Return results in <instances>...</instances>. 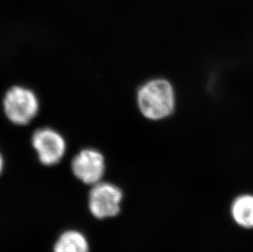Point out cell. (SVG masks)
Masks as SVG:
<instances>
[{
    "label": "cell",
    "instance_id": "cell-3",
    "mask_svg": "<svg viewBox=\"0 0 253 252\" xmlns=\"http://www.w3.org/2000/svg\"><path fill=\"white\" fill-rule=\"evenodd\" d=\"M123 194L118 187L109 183L93 184L88 197L91 214L98 219L114 217L121 210Z\"/></svg>",
    "mask_w": 253,
    "mask_h": 252
},
{
    "label": "cell",
    "instance_id": "cell-2",
    "mask_svg": "<svg viewBox=\"0 0 253 252\" xmlns=\"http://www.w3.org/2000/svg\"><path fill=\"white\" fill-rule=\"evenodd\" d=\"M39 100L34 92L22 86L10 88L3 98L4 112L10 122L17 126H26L36 117Z\"/></svg>",
    "mask_w": 253,
    "mask_h": 252
},
{
    "label": "cell",
    "instance_id": "cell-1",
    "mask_svg": "<svg viewBox=\"0 0 253 252\" xmlns=\"http://www.w3.org/2000/svg\"><path fill=\"white\" fill-rule=\"evenodd\" d=\"M138 104L148 119L162 120L169 117L174 108V93L166 80L157 79L143 84L138 92Z\"/></svg>",
    "mask_w": 253,
    "mask_h": 252
},
{
    "label": "cell",
    "instance_id": "cell-5",
    "mask_svg": "<svg viewBox=\"0 0 253 252\" xmlns=\"http://www.w3.org/2000/svg\"><path fill=\"white\" fill-rule=\"evenodd\" d=\"M72 169L75 176L86 184L100 182L105 171L104 157L94 149H84L73 158Z\"/></svg>",
    "mask_w": 253,
    "mask_h": 252
},
{
    "label": "cell",
    "instance_id": "cell-6",
    "mask_svg": "<svg viewBox=\"0 0 253 252\" xmlns=\"http://www.w3.org/2000/svg\"><path fill=\"white\" fill-rule=\"evenodd\" d=\"M53 252H88V241L78 231H66L57 239Z\"/></svg>",
    "mask_w": 253,
    "mask_h": 252
},
{
    "label": "cell",
    "instance_id": "cell-8",
    "mask_svg": "<svg viewBox=\"0 0 253 252\" xmlns=\"http://www.w3.org/2000/svg\"><path fill=\"white\" fill-rule=\"evenodd\" d=\"M2 169H3V159H2V155L0 153V174L2 173Z\"/></svg>",
    "mask_w": 253,
    "mask_h": 252
},
{
    "label": "cell",
    "instance_id": "cell-7",
    "mask_svg": "<svg viewBox=\"0 0 253 252\" xmlns=\"http://www.w3.org/2000/svg\"><path fill=\"white\" fill-rule=\"evenodd\" d=\"M231 213L240 226L253 228V196L244 195L236 198L232 205Z\"/></svg>",
    "mask_w": 253,
    "mask_h": 252
},
{
    "label": "cell",
    "instance_id": "cell-4",
    "mask_svg": "<svg viewBox=\"0 0 253 252\" xmlns=\"http://www.w3.org/2000/svg\"><path fill=\"white\" fill-rule=\"evenodd\" d=\"M32 145L39 160L44 166L57 164L62 159L67 148L63 137L50 128L36 130L32 136Z\"/></svg>",
    "mask_w": 253,
    "mask_h": 252
}]
</instances>
